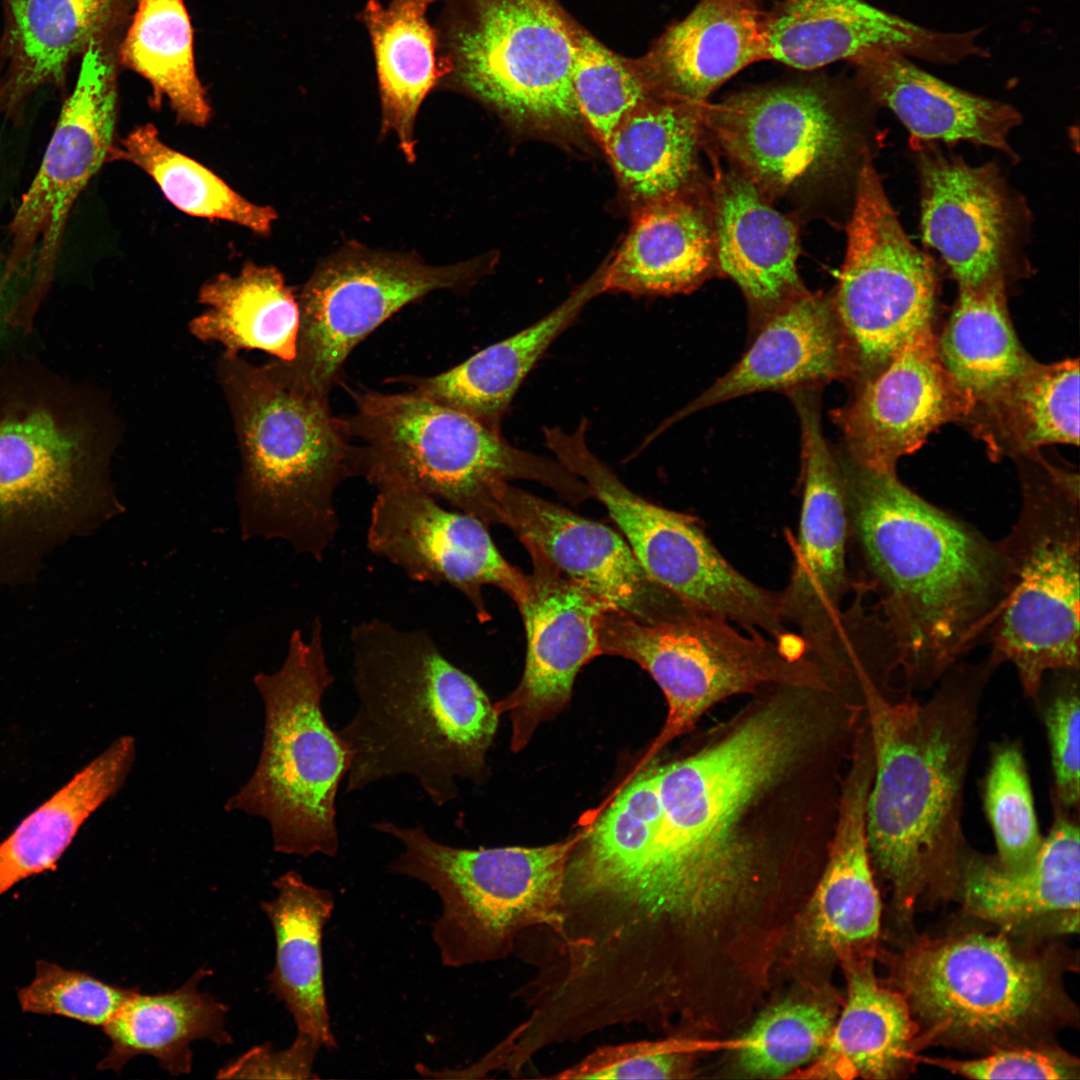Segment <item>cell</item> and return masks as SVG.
<instances>
[{
    "label": "cell",
    "instance_id": "obj_21",
    "mask_svg": "<svg viewBox=\"0 0 1080 1080\" xmlns=\"http://www.w3.org/2000/svg\"><path fill=\"white\" fill-rule=\"evenodd\" d=\"M487 523L507 526L570 579L641 622L698 611L650 579L619 533L510 482L495 489Z\"/></svg>",
    "mask_w": 1080,
    "mask_h": 1080
},
{
    "label": "cell",
    "instance_id": "obj_36",
    "mask_svg": "<svg viewBox=\"0 0 1080 1080\" xmlns=\"http://www.w3.org/2000/svg\"><path fill=\"white\" fill-rule=\"evenodd\" d=\"M277 896L261 906L275 937L276 957L268 976L270 992L283 1001L298 1034L312 1038L321 1048L334 1049L325 995L322 937L334 899L327 889L287 871L272 882Z\"/></svg>",
    "mask_w": 1080,
    "mask_h": 1080
},
{
    "label": "cell",
    "instance_id": "obj_42",
    "mask_svg": "<svg viewBox=\"0 0 1080 1080\" xmlns=\"http://www.w3.org/2000/svg\"><path fill=\"white\" fill-rule=\"evenodd\" d=\"M198 296L207 309L190 321L189 330L199 341L218 343L232 354L259 350L282 362L295 359L298 297L275 267L246 263L237 275L208 280Z\"/></svg>",
    "mask_w": 1080,
    "mask_h": 1080
},
{
    "label": "cell",
    "instance_id": "obj_41",
    "mask_svg": "<svg viewBox=\"0 0 1080 1080\" xmlns=\"http://www.w3.org/2000/svg\"><path fill=\"white\" fill-rule=\"evenodd\" d=\"M437 0H369L360 12L375 58L382 128L398 138L409 161L415 159L414 127L428 93L441 83L438 32L427 17Z\"/></svg>",
    "mask_w": 1080,
    "mask_h": 1080
},
{
    "label": "cell",
    "instance_id": "obj_26",
    "mask_svg": "<svg viewBox=\"0 0 1080 1080\" xmlns=\"http://www.w3.org/2000/svg\"><path fill=\"white\" fill-rule=\"evenodd\" d=\"M1078 813L1053 806V822L1034 862L1005 870L995 856L966 847L954 898L977 920L1006 931L1051 937L1078 931Z\"/></svg>",
    "mask_w": 1080,
    "mask_h": 1080
},
{
    "label": "cell",
    "instance_id": "obj_39",
    "mask_svg": "<svg viewBox=\"0 0 1080 1080\" xmlns=\"http://www.w3.org/2000/svg\"><path fill=\"white\" fill-rule=\"evenodd\" d=\"M992 456L1038 455L1042 446L1079 444V361H1033L964 420Z\"/></svg>",
    "mask_w": 1080,
    "mask_h": 1080
},
{
    "label": "cell",
    "instance_id": "obj_2",
    "mask_svg": "<svg viewBox=\"0 0 1080 1080\" xmlns=\"http://www.w3.org/2000/svg\"><path fill=\"white\" fill-rule=\"evenodd\" d=\"M998 663L989 655L956 663L922 702L883 681H861L874 769L866 803L873 870L891 891L900 934L912 931L923 900L954 898L968 846L962 830L964 786L975 748L984 690Z\"/></svg>",
    "mask_w": 1080,
    "mask_h": 1080
},
{
    "label": "cell",
    "instance_id": "obj_55",
    "mask_svg": "<svg viewBox=\"0 0 1080 1080\" xmlns=\"http://www.w3.org/2000/svg\"><path fill=\"white\" fill-rule=\"evenodd\" d=\"M6 66H7V53H6V49H5V45H4L3 41L0 40V114H1V105H2L3 92H4V76H5ZM1 255H3V254L0 252V256Z\"/></svg>",
    "mask_w": 1080,
    "mask_h": 1080
},
{
    "label": "cell",
    "instance_id": "obj_15",
    "mask_svg": "<svg viewBox=\"0 0 1080 1080\" xmlns=\"http://www.w3.org/2000/svg\"><path fill=\"white\" fill-rule=\"evenodd\" d=\"M115 42L92 43L81 56L40 167L9 224L4 275L35 310L46 298L70 212L115 145L118 108Z\"/></svg>",
    "mask_w": 1080,
    "mask_h": 1080
},
{
    "label": "cell",
    "instance_id": "obj_27",
    "mask_svg": "<svg viewBox=\"0 0 1080 1080\" xmlns=\"http://www.w3.org/2000/svg\"><path fill=\"white\" fill-rule=\"evenodd\" d=\"M766 317L742 358L667 424L739 396L855 374L854 359L832 300L806 290Z\"/></svg>",
    "mask_w": 1080,
    "mask_h": 1080
},
{
    "label": "cell",
    "instance_id": "obj_8",
    "mask_svg": "<svg viewBox=\"0 0 1080 1080\" xmlns=\"http://www.w3.org/2000/svg\"><path fill=\"white\" fill-rule=\"evenodd\" d=\"M333 682L321 617L307 638L299 629L291 633L277 671L254 677L265 712L262 749L254 772L224 808L263 818L281 854L335 857L339 851L336 800L350 755L322 709Z\"/></svg>",
    "mask_w": 1080,
    "mask_h": 1080
},
{
    "label": "cell",
    "instance_id": "obj_40",
    "mask_svg": "<svg viewBox=\"0 0 1080 1080\" xmlns=\"http://www.w3.org/2000/svg\"><path fill=\"white\" fill-rule=\"evenodd\" d=\"M135 760V738L118 737L0 842V896L55 868L85 821L123 787Z\"/></svg>",
    "mask_w": 1080,
    "mask_h": 1080
},
{
    "label": "cell",
    "instance_id": "obj_18",
    "mask_svg": "<svg viewBox=\"0 0 1080 1080\" xmlns=\"http://www.w3.org/2000/svg\"><path fill=\"white\" fill-rule=\"evenodd\" d=\"M817 392L815 387L790 391L801 427L803 499L792 572L780 594L784 621L797 628L809 655L829 669L842 658V603L853 584L843 476L822 433Z\"/></svg>",
    "mask_w": 1080,
    "mask_h": 1080
},
{
    "label": "cell",
    "instance_id": "obj_34",
    "mask_svg": "<svg viewBox=\"0 0 1080 1080\" xmlns=\"http://www.w3.org/2000/svg\"><path fill=\"white\" fill-rule=\"evenodd\" d=\"M604 268L605 264L537 322L447 371L433 376H401L391 381L501 431L503 418L524 379L585 305L603 293Z\"/></svg>",
    "mask_w": 1080,
    "mask_h": 1080
},
{
    "label": "cell",
    "instance_id": "obj_48",
    "mask_svg": "<svg viewBox=\"0 0 1080 1080\" xmlns=\"http://www.w3.org/2000/svg\"><path fill=\"white\" fill-rule=\"evenodd\" d=\"M833 1025V1016L820 1005L779 1004L737 1041L738 1063L752 1076H784L820 1056Z\"/></svg>",
    "mask_w": 1080,
    "mask_h": 1080
},
{
    "label": "cell",
    "instance_id": "obj_17",
    "mask_svg": "<svg viewBox=\"0 0 1080 1080\" xmlns=\"http://www.w3.org/2000/svg\"><path fill=\"white\" fill-rule=\"evenodd\" d=\"M488 263L432 266L416 256L351 244L327 258L298 297L296 357L286 362L297 380L329 398L354 348L404 306L436 290H463Z\"/></svg>",
    "mask_w": 1080,
    "mask_h": 1080
},
{
    "label": "cell",
    "instance_id": "obj_51",
    "mask_svg": "<svg viewBox=\"0 0 1080 1080\" xmlns=\"http://www.w3.org/2000/svg\"><path fill=\"white\" fill-rule=\"evenodd\" d=\"M691 1044L672 1037L599 1047L545 1079H677L688 1076Z\"/></svg>",
    "mask_w": 1080,
    "mask_h": 1080
},
{
    "label": "cell",
    "instance_id": "obj_13",
    "mask_svg": "<svg viewBox=\"0 0 1080 1080\" xmlns=\"http://www.w3.org/2000/svg\"><path fill=\"white\" fill-rule=\"evenodd\" d=\"M576 26L558 0H445L436 28L441 83L519 122L578 121Z\"/></svg>",
    "mask_w": 1080,
    "mask_h": 1080
},
{
    "label": "cell",
    "instance_id": "obj_1",
    "mask_svg": "<svg viewBox=\"0 0 1080 1080\" xmlns=\"http://www.w3.org/2000/svg\"><path fill=\"white\" fill-rule=\"evenodd\" d=\"M781 690L694 753L659 766L661 826L653 854L610 908L627 933L687 936L752 887L759 856L752 810L816 736L815 721L800 706L807 692Z\"/></svg>",
    "mask_w": 1080,
    "mask_h": 1080
},
{
    "label": "cell",
    "instance_id": "obj_28",
    "mask_svg": "<svg viewBox=\"0 0 1080 1080\" xmlns=\"http://www.w3.org/2000/svg\"><path fill=\"white\" fill-rule=\"evenodd\" d=\"M873 769L869 730L863 725L842 784L828 862L807 913L808 936L822 950L866 952L879 937L881 902L866 834Z\"/></svg>",
    "mask_w": 1080,
    "mask_h": 1080
},
{
    "label": "cell",
    "instance_id": "obj_50",
    "mask_svg": "<svg viewBox=\"0 0 1080 1080\" xmlns=\"http://www.w3.org/2000/svg\"><path fill=\"white\" fill-rule=\"evenodd\" d=\"M1079 670L1046 674L1034 700L1044 723L1053 775V806L1078 813L1080 800Z\"/></svg>",
    "mask_w": 1080,
    "mask_h": 1080
},
{
    "label": "cell",
    "instance_id": "obj_16",
    "mask_svg": "<svg viewBox=\"0 0 1080 1080\" xmlns=\"http://www.w3.org/2000/svg\"><path fill=\"white\" fill-rule=\"evenodd\" d=\"M846 255L832 304L862 378L932 326L937 274L905 233L868 156L855 183Z\"/></svg>",
    "mask_w": 1080,
    "mask_h": 1080
},
{
    "label": "cell",
    "instance_id": "obj_43",
    "mask_svg": "<svg viewBox=\"0 0 1080 1080\" xmlns=\"http://www.w3.org/2000/svg\"><path fill=\"white\" fill-rule=\"evenodd\" d=\"M937 350L945 369L973 405L1003 388L1034 361L1011 323L1005 277L959 287Z\"/></svg>",
    "mask_w": 1080,
    "mask_h": 1080
},
{
    "label": "cell",
    "instance_id": "obj_9",
    "mask_svg": "<svg viewBox=\"0 0 1080 1080\" xmlns=\"http://www.w3.org/2000/svg\"><path fill=\"white\" fill-rule=\"evenodd\" d=\"M354 411L344 417L353 442L354 476L371 485L398 478L487 524L502 482L537 481L571 501L591 496L558 460L512 446L470 415L412 391L349 390Z\"/></svg>",
    "mask_w": 1080,
    "mask_h": 1080
},
{
    "label": "cell",
    "instance_id": "obj_4",
    "mask_svg": "<svg viewBox=\"0 0 1080 1080\" xmlns=\"http://www.w3.org/2000/svg\"><path fill=\"white\" fill-rule=\"evenodd\" d=\"M121 423L100 392L33 358L0 367V585L33 580L67 541L124 512Z\"/></svg>",
    "mask_w": 1080,
    "mask_h": 1080
},
{
    "label": "cell",
    "instance_id": "obj_10",
    "mask_svg": "<svg viewBox=\"0 0 1080 1080\" xmlns=\"http://www.w3.org/2000/svg\"><path fill=\"white\" fill-rule=\"evenodd\" d=\"M1017 459L1021 509L998 541L1005 595L985 640L1034 699L1047 673L1079 670V482L1039 455Z\"/></svg>",
    "mask_w": 1080,
    "mask_h": 1080
},
{
    "label": "cell",
    "instance_id": "obj_35",
    "mask_svg": "<svg viewBox=\"0 0 1080 1080\" xmlns=\"http://www.w3.org/2000/svg\"><path fill=\"white\" fill-rule=\"evenodd\" d=\"M705 108L653 93L613 129L603 147L640 205L698 191Z\"/></svg>",
    "mask_w": 1080,
    "mask_h": 1080
},
{
    "label": "cell",
    "instance_id": "obj_37",
    "mask_svg": "<svg viewBox=\"0 0 1080 1080\" xmlns=\"http://www.w3.org/2000/svg\"><path fill=\"white\" fill-rule=\"evenodd\" d=\"M869 959L854 964L844 1009L820 1054L816 1074L827 1078L903 1079L925 1049L904 998L881 985Z\"/></svg>",
    "mask_w": 1080,
    "mask_h": 1080
},
{
    "label": "cell",
    "instance_id": "obj_45",
    "mask_svg": "<svg viewBox=\"0 0 1080 1080\" xmlns=\"http://www.w3.org/2000/svg\"><path fill=\"white\" fill-rule=\"evenodd\" d=\"M109 160H123L144 170L179 210L197 217L220 219L267 234L277 214L254 204L194 159L167 146L152 124L136 127L115 143Z\"/></svg>",
    "mask_w": 1080,
    "mask_h": 1080
},
{
    "label": "cell",
    "instance_id": "obj_14",
    "mask_svg": "<svg viewBox=\"0 0 1080 1080\" xmlns=\"http://www.w3.org/2000/svg\"><path fill=\"white\" fill-rule=\"evenodd\" d=\"M823 81L769 84L705 108L704 124L736 172L768 200L852 173L872 156L865 119Z\"/></svg>",
    "mask_w": 1080,
    "mask_h": 1080
},
{
    "label": "cell",
    "instance_id": "obj_29",
    "mask_svg": "<svg viewBox=\"0 0 1080 1080\" xmlns=\"http://www.w3.org/2000/svg\"><path fill=\"white\" fill-rule=\"evenodd\" d=\"M7 53L1 114L18 125L40 88L63 90L70 62L116 41L134 0H1Z\"/></svg>",
    "mask_w": 1080,
    "mask_h": 1080
},
{
    "label": "cell",
    "instance_id": "obj_6",
    "mask_svg": "<svg viewBox=\"0 0 1080 1080\" xmlns=\"http://www.w3.org/2000/svg\"><path fill=\"white\" fill-rule=\"evenodd\" d=\"M962 929L910 932L885 955L887 986L906 1001L926 1047L987 1054L1054 1043L1078 1023L1064 986L1077 954L1047 937Z\"/></svg>",
    "mask_w": 1080,
    "mask_h": 1080
},
{
    "label": "cell",
    "instance_id": "obj_44",
    "mask_svg": "<svg viewBox=\"0 0 1080 1080\" xmlns=\"http://www.w3.org/2000/svg\"><path fill=\"white\" fill-rule=\"evenodd\" d=\"M135 4L118 46V64L149 82L153 106L166 99L178 120L205 126L211 107L196 72L193 29L184 1L135 0Z\"/></svg>",
    "mask_w": 1080,
    "mask_h": 1080
},
{
    "label": "cell",
    "instance_id": "obj_25",
    "mask_svg": "<svg viewBox=\"0 0 1080 1080\" xmlns=\"http://www.w3.org/2000/svg\"><path fill=\"white\" fill-rule=\"evenodd\" d=\"M978 34L931 30L863 0H780L765 16L766 58L800 70L875 52L954 64L985 56Z\"/></svg>",
    "mask_w": 1080,
    "mask_h": 1080
},
{
    "label": "cell",
    "instance_id": "obj_49",
    "mask_svg": "<svg viewBox=\"0 0 1080 1080\" xmlns=\"http://www.w3.org/2000/svg\"><path fill=\"white\" fill-rule=\"evenodd\" d=\"M135 991L38 960L33 979L18 990L17 998L25 1013L60 1016L102 1028Z\"/></svg>",
    "mask_w": 1080,
    "mask_h": 1080
},
{
    "label": "cell",
    "instance_id": "obj_20",
    "mask_svg": "<svg viewBox=\"0 0 1080 1080\" xmlns=\"http://www.w3.org/2000/svg\"><path fill=\"white\" fill-rule=\"evenodd\" d=\"M921 232L959 287L1007 275L1022 256L1027 207L994 163L971 165L917 143Z\"/></svg>",
    "mask_w": 1080,
    "mask_h": 1080
},
{
    "label": "cell",
    "instance_id": "obj_5",
    "mask_svg": "<svg viewBox=\"0 0 1080 1080\" xmlns=\"http://www.w3.org/2000/svg\"><path fill=\"white\" fill-rule=\"evenodd\" d=\"M350 643L358 705L337 730L350 755L346 792L410 776L443 807L458 778L481 781L500 715L430 632L370 618L353 625Z\"/></svg>",
    "mask_w": 1080,
    "mask_h": 1080
},
{
    "label": "cell",
    "instance_id": "obj_32",
    "mask_svg": "<svg viewBox=\"0 0 1080 1080\" xmlns=\"http://www.w3.org/2000/svg\"><path fill=\"white\" fill-rule=\"evenodd\" d=\"M710 210L718 268L753 308L773 310L806 291L797 271L795 224L735 170L718 172Z\"/></svg>",
    "mask_w": 1080,
    "mask_h": 1080
},
{
    "label": "cell",
    "instance_id": "obj_3",
    "mask_svg": "<svg viewBox=\"0 0 1080 1080\" xmlns=\"http://www.w3.org/2000/svg\"><path fill=\"white\" fill-rule=\"evenodd\" d=\"M852 538L896 644L901 678L929 688L980 641L1005 595L998 542L932 505L896 473L840 460Z\"/></svg>",
    "mask_w": 1080,
    "mask_h": 1080
},
{
    "label": "cell",
    "instance_id": "obj_53",
    "mask_svg": "<svg viewBox=\"0 0 1080 1080\" xmlns=\"http://www.w3.org/2000/svg\"><path fill=\"white\" fill-rule=\"evenodd\" d=\"M321 1047L309 1036L298 1034L286 1049L263 1044L254 1047L218 1071L217 1078L313 1079V1065Z\"/></svg>",
    "mask_w": 1080,
    "mask_h": 1080
},
{
    "label": "cell",
    "instance_id": "obj_46",
    "mask_svg": "<svg viewBox=\"0 0 1080 1080\" xmlns=\"http://www.w3.org/2000/svg\"><path fill=\"white\" fill-rule=\"evenodd\" d=\"M982 800L998 863L1012 872L1029 867L1044 837L1038 826L1023 749L1016 740L1007 738L991 746Z\"/></svg>",
    "mask_w": 1080,
    "mask_h": 1080
},
{
    "label": "cell",
    "instance_id": "obj_52",
    "mask_svg": "<svg viewBox=\"0 0 1080 1080\" xmlns=\"http://www.w3.org/2000/svg\"><path fill=\"white\" fill-rule=\"evenodd\" d=\"M922 1061L970 1079H1079V1060L1056 1043L998 1049L969 1060Z\"/></svg>",
    "mask_w": 1080,
    "mask_h": 1080
},
{
    "label": "cell",
    "instance_id": "obj_33",
    "mask_svg": "<svg viewBox=\"0 0 1080 1080\" xmlns=\"http://www.w3.org/2000/svg\"><path fill=\"white\" fill-rule=\"evenodd\" d=\"M718 268L710 202L698 192L640 205L615 256L605 264L603 292H689Z\"/></svg>",
    "mask_w": 1080,
    "mask_h": 1080
},
{
    "label": "cell",
    "instance_id": "obj_54",
    "mask_svg": "<svg viewBox=\"0 0 1080 1080\" xmlns=\"http://www.w3.org/2000/svg\"><path fill=\"white\" fill-rule=\"evenodd\" d=\"M4 255L0 256V339L9 331H18L16 322V290L4 275Z\"/></svg>",
    "mask_w": 1080,
    "mask_h": 1080
},
{
    "label": "cell",
    "instance_id": "obj_19",
    "mask_svg": "<svg viewBox=\"0 0 1080 1080\" xmlns=\"http://www.w3.org/2000/svg\"><path fill=\"white\" fill-rule=\"evenodd\" d=\"M373 486L377 493L366 532L371 553L413 581L456 589L480 621L489 618L484 586L498 587L516 605L524 598L527 575L505 560L480 519L447 508L402 479H385Z\"/></svg>",
    "mask_w": 1080,
    "mask_h": 1080
},
{
    "label": "cell",
    "instance_id": "obj_30",
    "mask_svg": "<svg viewBox=\"0 0 1080 1080\" xmlns=\"http://www.w3.org/2000/svg\"><path fill=\"white\" fill-rule=\"evenodd\" d=\"M761 0H700L635 59L653 91L704 105L733 75L767 59Z\"/></svg>",
    "mask_w": 1080,
    "mask_h": 1080
},
{
    "label": "cell",
    "instance_id": "obj_12",
    "mask_svg": "<svg viewBox=\"0 0 1080 1080\" xmlns=\"http://www.w3.org/2000/svg\"><path fill=\"white\" fill-rule=\"evenodd\" d=\"M599 650L600 655L637 663L666 698V721L638 766L654 760L729 697L767 686L818 691L831 687L804 642L782 643L760 632L742 633L727 619L703 611L652 624L607 609L599 624Z\"/></svg>",
    "mask_w": 1080,
    "mask_h": 1080
},
{
    "label": "cell",
    "instance_id": "obj_24",
    "mask_svg": "<svg viewBox=\"0 0 1080 1080\" xmlns=\"http://www.w3.org/2000/svg\"><path fill=\"white\" fill-rule=\"evenodd\" d=\"M616 524L649 578L685 603L749 633L778 638L786 631L780 592L732 566L696 518L638 496L621 507Z\"/></svg>",
    "mask_w": 1080,
    "mask_h": 1080
},
{
    "label": "cell",
    "instance_id": "obj_47",
    "mask_svg": "<svg viewBox=\"0 0 1080 1080\" xmlns=\"http://www.w3.org/2000/svg\"><path fill=\"white\" fill-rule=\"evenodd\" d=\"M572 84L581 119L602 146L629 111L656 93L635 59L614 53L578 24Z\"/></svg>",
    "mask_w": 1080,
    "mask_h": 1080
},
{
    "label": "cell",
    "instance_id": "obj_23",
    "mask_svg": "<svg viewBox=\"0 0 1080 1080\" xmlns=\"http://www.w3.org/2000/svg\"><path fill=\"white\" fill-rule=\"evenodd\" d=\"M525 548L533 566L525 596L517 604L527 637L525 669L516 689L494 703L499 715L509 714L514 752L528 744L542 722L567 706L577 673L600 655V620L613 608L537 549Z\"/></svg>",
    "mask_w": 1080,
    "mask_h": 1080
},
{
    "label": "cell",
    "instance_id": "obj_11",
    "mask_svg": "<svg viewBox=\"0 0 1080 1080\" xmlns=\"http://www.w3.org/2000/svg\"><path fill=\"white\" fill-rule=\"evenodd\" d=\"M403 846L389 872L440 898L432 939L443 965L460 968L512 955L519 937L557 919L569 856L582 831L538 847L467 849L436 841L424 827L372 824Z\"/></svg>",
    "mask_w": 1080,
    "mask_h": 1080
},
{
    "label": "cell",
    "instance_id": "obj_38",
    "mask_svg": "<svg viewBox=\"0 0 1080 1080\" xmlns=\"http://www.w3.org/2000/svg\"><path fill=\"white\" fill-rule=\"evenodd\" d=\"M200 968L180 988L159 994L135 991L102 1027L111 1046L98 1063L101 1071L119 1072L134 1057L149 1055L172 1076L192 1070L190 1044L207 1039L230 1044L227 1006L198 989L209 974Z\"/></svg>",
    "mask_w": 1080,
    "mask_h": 1080
},
{
    "label": "cell",
    "instance_id": "obj_22",
    "mask_svg": "<svg viewBox=\"0 0 1080 1080\" xmlns=\"http://www.w3.org/2000/svg\"><path fill=\"white\" fill-rule=\"evenodd\" d=\"M971 398L942 364L929 326L862 378L854 400L837 411L848 458L882 473L918 450L940 426L964 421Z\"/></svg>",
    "mask_w": 1080,
    "mask_h": 1080
},
{
    "label": "cell",
    "instance_id": "obj_7",
    "mask_svg": "<svg viewBox=\"0 0 1080 1080\" xmlns=\"http://www.w3.org/2000/svg\"><path fill=\"white\" fill-rule=\"evenodd\" d=\"M216 375L240 452L241 537L282 540L321 562L340 528L336 491L354 476L343 418L286 362L256 365L223 351Z\"/></svg>",
    "mask_w": 1080,
    "mask_h": 1080
},
{
    "label": "cell",
    "instance_id": "obj_31",
    "mask_svg": "<svg viewBox=\"0 0 1080 1080\" xmlns=\"http://www.w3.org/2000/svg\"><path fill=\"white\" fill-rule=\"evenodd\" d=\"M852 63L865 96L895 114L912 145L965 141L1014 157L1008 139L1022 117L1012 105L953 86L901 54L875 52Z\"/></svg>",
    "mask_w": 1080,
    "mask_h": 1080
}]
</instances>
